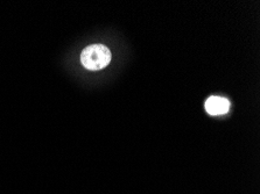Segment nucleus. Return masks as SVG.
Instances as JSON below:
<instances>
[{
    "instance_id": "2",
    "label": "nucleus",
    "mask_w": 260,
    "mask_h": 194,
    "mask_svg": "<svg viewBox=\"0 0 260 194\" xmlns=\"http://www.w3.org/2000/svg\"><path fill=\"white\" fill-rule=\"evenodd\" d=\"M230 102L222 97H210L206 101V110L210 115H220L229 112Z\"/></svg>"
},
{
    "instance_id": "1",
    "label": "nucleus",
    "mask_w": 260,
    "mask_h": 194,
    "mask_svg": "<svg viewBox=\"0 0 260 194\" xmlns=\"http://www.w3.org/2000/svg\"><path fill=\"white\" fill-rule=\"evenodd\" d=\"M112 55L104 45H91L82 51L81 62L85 69L98 71L106 68L111 62Z\"/></svg>"
}]
</instances>
